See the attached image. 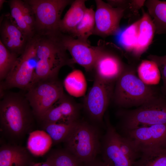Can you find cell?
Returning <instances> with one entry per match:
<instances>
[{"label":"cell","instance_id":"6da1fadb","mask_svg":"<svg viewBox=\"0 0 166 166\" xmlns=\"http://www.w3.org/2000/svg\"><path fill=\"white\" fill-rule=\"evenodd\" d=\"M34 116L26 97L5 95L0 103V130L12 140H20L30 131Z\"/></svg>","mask_w":166,"mask_h":166},{"label":"cell","instance_id":"7a4b0ae2","mask_svg":"<svg viewBox=\"0 0 166 166\" xmlns=\"http://www.w3.org/2000/svg\"><path fill=\"white\" fill-rule=\"evenodd\" d=\"M61 35L40 36L32 85L40 81L56 79L60 69L69 63Z\"/></svg>","mask_w":166,"mask_h":166},{"label":"cell","instance_id":"3957f363","mask_svg":"<svg viewBox=\"0 0 166 166\" xmlns=\"http://www.w3.org/2000/svg\"><path fill=\"white\" fill-rule=\"evenodd\" d=\"M116 82L112 98L121 108L138 107L161 93L144 83L132 69L125 68Z\"/></svg>","mask_w":166,"mask_h":166},{"label":"cell","instance_id":"277c9868","mask_svg":"<svg viewBox=\"0 0 166 166\" xmlns=\"http://www.w3.org/2000/svg\"><path fill=\"white\" fill-rule=\"evenodd\" d=\"M119 118V132L141 127L166 124V97L158 96L132 110H122L117 113Z\"/></svg>","mask_w":166,"mask_h":166},{"label":"cell","instance_id":"5b68a950","mask_svg":"<svg viewBox=\"0 0 166 166\" xmlns=\"http://www.w3.org/2000/svg\"><path fill=\"white\" fill-rule=\"evenodd\" d=\"M102 137L95 125L78 121L63 142L64 148L87 163L100 153Z\"/></svg>","mask_w":166,"mask_h":166},{"label":"cell","instance_id":"8992f818","mask_svg":"<svg viewBox=\"0 0 166 166\" xmlns=\"http://www.w3.org/2000/svg\"><path fill=\"white\" fill-rule=\"evenodd\" d=\"M34 15L35 32L40 36L54 35L61 33L59 24L62 12L71 4L69 0H27Z\"/></svg>","mask_w":166,"mask_h":166},{"label":"cell","instance_id":"52a82bcc","mask_svg":"<svg viewBox=\"0 0 166 166\" xmlns=\"http://www.w3.org/2000/svg\"><path fill=\"white\" fill-rule=\"evenodd\" d=\"M40 38V36L37 34L29 39L23 52L18 57L5 79L4 88L16 87L27 90L32 85Z\"/></svg>","mask_w":166,"mask_h":166},{"label":"cell","instance_id":"ba28073f","mask_svg":"<svg viewBox=\"0 0 166 166\" xmlns=\"http://www.w3.org/2000/svg\"><path fill=\"white\" fill-rule=\"evenodd\" d=\"M27 90L25 97L38 119L64 94L63 85L56 79L39 81Z\"/></svg>","mask_w":166,"mask_h":166},{"label":"cell","instance_id":"9c48e42d","mask_svg":"<svg viewBox=\"0 0 166 166\" xmlns=\"http://www.w3.org/2000/svg\"><path fill=\"white\" fill-rule=\"evenodd\" d=\"M118 133L141 153L150 151L166 150V124L141 127Z\"/></svg>","mask_w":166,"mask_h":166},{"label":"cell","instance_id":"30bf717a","mask_svg":"<svg viewBox=\"0 0 166 166\" xmlns=\"http://www.w3.org/2000/svg\"><path fill=\"white\" fill-rule=\"evenodd\" d=\"M113 90V83L104 82L95 77L83 104L86 113L93 122L102 123L103 116L112 98Z\"/></svg>","mask_w":166,"mask_h":166},{"label":"cell","instance_id":"8fae6325","mask_svg":"<svg viewBox=\"0 0 166 166\" xmlns=\"http://www.w3.org/2000/svg\"><path fill=\"white\" fill-rule=\"evenodd\" d=\"M95 25L93 34L105 37L117 34L120 30V23L124 9L114 7L101 0H95Z\"/></svg>","mask_w":166,"mask_h":166},{"label":"cell","instance_id":"7c38bea8","mask_svg":"<svg viewBox=\"0 0 166 166\" xmlns=\"http://www.w3.org/2000/svg\"><path fill=\"white\" fill-rule=\"evenodd\" d=\"M97 57L93 69L95 77L104 82L113 83L121 75L125 68L120 58L105 49L101 41L96 46Z\"/></svg>","mask_w":166,"mask_h":166},{"label":"cell","instance_id":"4fadbf2b","mask_svg":"<svg viewBox=\"0 0 166 166\" xmlns=\"http://www.w3.org/2000/svg\"><path fill=\"white\" fill-rule=\"evenodd\" d=\"M106 132L102 137L100 153L106 166H133L121 152L117 138V131L109 120H105Z\"/></svg>","mask_w":166,"mask_h":166},{"label":"cell","instance_id":"5bb4252c","mask_svg":"<svg viewBox=\"0 0 166 166\" xmlns=\"http://www.w3.org/2000/svg\"><path fill=\"white\" fill-rule=\"evenodd\" d=\"M61 40L66 50L71 54L73 61L87 71L93 69L97 55L96 46H92L88 42L62 34Z\"/></svg>","mask_w":166,"mask_h":166},{"label":"cell","instance_id":"9a60e30c","mask_svg":"<svg viewBox=\"0 0 166 166\" xmlns=\"http://www.w3.org/2000/svg\"><path fill=\"white\" fill-rule=\"evenodd\" d=\"M79 108L64 94L38 119L42 125L52 123H69L78 121Z\"/></svg>","mask_w":166,"mask_h":166},{"label":"cell","instance_id":"2e32d148","mask_svg":"<svg viewBox=\"0 0 166 166\" xmlns=\"http://www.w3.org/2000/svg\"><path fill=\"white\" fill-rule=\"evenodd\" d=\"M0 31V41L5 47L11 52L21 55L30 38L17 26L10 18L2 22Z\"/></svg>","mask_w":166,"mask_h":166},{"label":"cell","instance_id":"e0dca14e","mask_svg":"<svg viewBox=\"0 0 166 166\" xmlns=\"http://www.w3.org/2000/svg\"><path fill=\"white\" fill-rule=\"evenodd\" d=\"M30 154L20 145H2L0 148V166H31L34 163Z\"/></svg>","mask_w":166,"mask_h":166},{"label":"cell","instance_id":"ac0fdd59","mask_svg":"<svg viewBox=\"0 0 166 166\" xmlns=\"http://www.w3.org/2000/svg\"><path fill=\"white\" fill-rule=\"evenodd\" d=\"M85 0L73 1L69 9L61 19L59 24L61 33L72 36L80 22L87 9Z\"/></svg>","mask_w":166,"mask_h":166},{"label":"cell","instance_id":"d6986e66","mask_svg":"<svg viewBox=\"0 0 166 166\" xmlns=\"http://www.w3.org/2000/svg\"><path fill=\"white\" fill-rule=\"evenodd\" d=\"M139 30L136 46L133 51L136 56H140L148 48L151 43L156 28L149 15L144 12L139 20Z\"/></svg>","mask_w":166,"mask_h":166},{"label":"cell","instance_id":"ffe728a7","mask_svg":"<svg viewBox=\"0 0 166 166\" xmlns=\"http://www.w3.org/2000/svg\"><path fill=\"white\" fill-rule=\"evenodd\" d=\"M53 145L52 140L43 130H37L29 133L27 149L33 155L40 156L45 154Z\"/></svg>","mask_w":166,"mask_h":166},{"label":"cell","instance_id":"44dd1931","mask_svg":"<svg viewBox=\"0 0 166 166\" xmlns=\"http://www.w3.org/2000/svg\"><path fill=\"white\" fill-rule=\"evenodd\" d=\"M145 4L153 18L156 33L166 34V1L148 0Z\"/></svg>","mask_w":166,"mask_h":166},{"label":"cell","instance_id":"7402d4cb","mask_svg":"<svg viewBox=\"0 0 166 166\" xmlns=\"http://www.w3.org/2000/svg\"><path fill=\"white\" fill-rule=\"evenodd\" d=\"M63 85L69 94L76 97L84 96L87 89L85 77L78 69L73 70L67 75L64 80Z\"/></svg>","mask_w":166,"mask_h":166},{"label":"cell","instance_id":"603a6c76","mask_svg":"<svg viewBox=\"0 0 166 166\" xmlns=\"http://www.w3.org/2000/svg\"><path fill=\"white\" fill-rule=\"evenodd\" d=\"M78 121L69 123L45 124L42 125V128L50 137L53 145H55L64 141Z\"/></svg>","mask_w":166,"mask_h":166},{"label":"cell","instance_id":"cb8c5ba5","mask_svg":"<svg viewBox=\"0 0 166 166\" xmlns=\"http://www.w3.org/2000/svg\"><path fill=\"white\" fill-rule=\"evenodd\" d=\"M95 13L92 8H87L83 18L71 36L88 42V38L93 34L95 27Z\"/></svg>","mask_w":166,"mask_h":166},{"label":"cell","instance_id":"d4e9b609","mask_svg":"<svg viewBox=\"0 0 166 166\" xmlns=\"http://www.w3.org/2000/svg\"><path fill=\"white\" fill-rule=\"evenodd\" d=\"M137 71L139 78L146 85H155L160 81V71L156 64L152 61H142L138 67Z\"/></svg>","mask_w":166,"mask_h":166},{"label":"cell","instance_id":"484cf974","mask_svg":"<svg viewBox=\"0 0 166 166\" xmlns=\"http://www.w3.org/2000/svg\"><path fill=\"white\" fill-rule=\"evenodd\" d=\"M47 158L52 161L54 166H84L82 162L65 148L52 150Z\"/></svg>","mask_w":166,"mask_h":166},{"label":"cell","instance_id":"4316f807","mask_svg":"<svg viewBox=\"0 0 166 166\" xmlns=\"http://www.w3.org/2000/svg\"><path fill=\"white\" fill-rule=\"evenodd\" d=\"M23 1L12 0L9 2L10 19L22 31L30 38L34 35L26 24L24 18L22 8Z\"/></svg>","mask_w":166,"mask_h":166},{"label":"cell","instance_id":"83f0119b","mask_svg":"<svg viewBox=\"0 0 166 166\" xmlns=\"http://www.w3.org/2000/svg\"><path fill=\"white\" fill-rule=\"evenodd\" d=\"M139 20L125 29L120 34L118 42L125 50L133 51L137 43L139 34Z\"/></svg>","mask_w":166,"mask_h":166},{"label":"cell","instance_id":"f1b7e54d","mask_svg":"<svg viewBox=\"0 0 166 166\" xmlns=\"http://www.w3.org/2000/svg\"><path fill=\"white\" fill-rule=\"evenodd\" d=\"M133 166H166V150L143 152Z\"/></svg>","mask_w":166,"mask_h":166},{"label":"cell","instance_id":"f546056e","mask_svg":"<svg viewBox=\"0 0 166 166\" xmlns=\"http://www.w3.org/2000/svg\"><path fill=\"white\" fill-rule=\"evenodd\" d=\"M18 54L10 51L0 41V78L5 79L13 68Z\"/></svg>","mask_w":166,"mask_h":166},{"label":"cell","instance_id":"4dcf8cb0","mask_svg":"<svg viewBox=\"0 0 166 166\" xmlns=\"http://www.w3.org/2000/svg\"><path fill=\"white\" fill-rule=\"evenodd\" d=\"M117 138L121 152L133 164L140 158L141 153L138 152L126 138L119 134L117 132Z\"/></svg>","mask_w":166,"mask_h":166},{"label":"cell","instance_id":"1f68e13d","mask_svg":"<svg viewBox=\"0 0 166 166\" xmlns=\"http://www.w3.org/2000/svg\"><path fill=\"white\" fill-rule=\"evenodd\" d=\"M148 58L154 62L159 69L163 82L160 91L162 94L166 97V55L159 56L150 55Z\"/></svg>","mask_w":166,"mask_h":166},{"label":"cell","instance_id":"d6a6232c","mask_svg":"<svg viewBox=\"0 0 166 166\" xmlns=\"http://www.w3.org/2000/svg\"><path fill=\"white\" fill-rule=\"evenodd\" d=\"M23 14L24 21L30 30L34 34L35 20L33 11L30 6L23 1Z\"/></svg>","mask_w":166,"mask_h":166},{"label":"cell","instance_id":"836d02e7","mask_svg":"<svg viewBox=\"0 0 166 166\" xmlns=\"http://www.w3.org/2000/svg\"><path fill=\"white\" fill-rule=\"evenodd\" d=\"M84 166H106L102 160L97 157L94 159L87 163Z\"/></svg>","mask_w":166,"mask_h":166},{"label":"cell","instance_id":"e575fe53","mask_svg":"<svg viewBox=\"0 0 166 166\" xmlns=\"http://www.w3.org/2000/svg\"><path fill=\"white\" fill-rule=\"evenodd\" d=\"M31 166H54V165L51 160L47 158L45 162L42 163H33Z\"/></svg>","mask_w":166,"mask_h":166},{"label":"cell","instance_id":"d590c367","mask_svg":"<svg viewBox=\"0 0 166 166\" xmlns=\"http://www.w3.org/2000/svg\"><path fill=\"white\" fill-rule=\"evenodd\" d=\"M6 1L5 0H0V8L2 9L4 3L6 2Z\"/></svg>","mask_w":166,"mask_h":166}]
</instances>
